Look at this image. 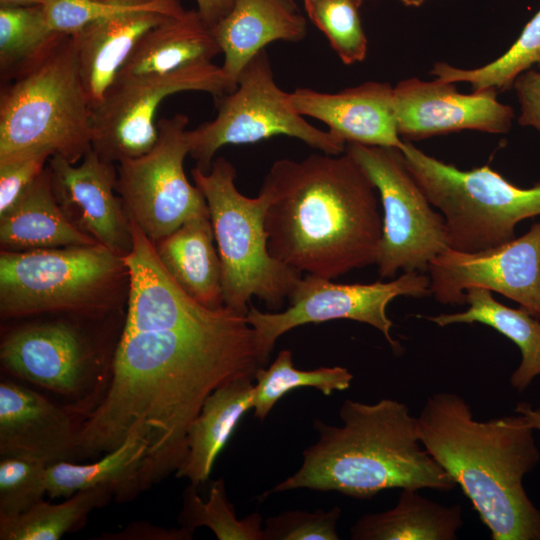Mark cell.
Instances as JSON below:
<instances>
[{
    "label": "cell",
    "mask_w": 540,
    "mask_h": 540,
    "mask_svg": "<svg viewBox=\"0 0 540 540\" xmlns=\"http://www.w3.org/2000/svg\"><path fill=\"white\" fill-rule=\"evenodd\" d=\"M125 263V321L106 390L82 422L76 460L97 459L137 432L148 442L143 492L181 467L207 396L228 381L254 377L266 362L246 314L192 299L152 246L136 248Z\"/></svg>",
    "instance_id": "6da1fadb"
},
{
    "label": "cell",
    "mask_w": 540,
    "mask_h": 540,
    "mask_svg": "<svg viewBox=\"0 0 540 540\" xmlns=\"http://www.w3.org/2000/svg\"><path fill=\"white\" fill-rule=\"evenodd\" d=\"M270 255L297 272L334 279L376 264L382 235L377 190L347 152L279 159L266 174Z\"/></svg>",
    "instance_id": "7a4b0ae2"
},
{
    "label": "cell",
    "mask_w": 540,
    "mask_h": 540,
    "mask_svg": "<svg viewBox=\"0 0 540 540\" xmlns=\"http://www.w3.org/2000/svg\"><path fill=\"white\" fill-rule=\"evenodd\" d=\"M417 429L424 448L461 488L493 540H540V510L523 486L540 453L523 415L477 421L464 398L437 392L417 416Z\"/></svg>",
    "instance_id": "3957f363"
},
{
    "label": "cell",
    "mask_w": 540,
    "mask_h": 540,
    "mask_svg": "<svg viewBox=\"0 0 540 540\" xmlns=\"http://www.w3.org/2000/svg\"><path fill=\"white\" fill-rule=\"evenodd\" d=\"M339 417L341 426L314 420L319 438L302 452L300 468L263 497L305 488L369 499L386 489L450 491L457 486L420 442L417 417L406 404L347 399Z\"/></svg>",
    "instance_id": "277c9868"
},
{
    "label": "cell",
    "mask_w": 540,
    "mask_h": 540,
    "mask_svg": "<svg viewBox=\"0 0 540 540\" xmlns=\"http://www.w3.org/2000/svg\"><path fill=\"white\" fill-rule=\"evenodd\" d=\"M128 279L123 257L101 244L0 253L3 320L62 313L99 320Z\"/></svg>",
    "instance_id": "5b68a950"
},
{
    "label": "cell",
    "mask_w": 540,
    "mask_h": 540,
    "mask_svg": "<svg viewBox=\"0 0 540 540\" xmlns=\"http://www.w3.org/2000/svg\"><path fill=\"white\" fill-rule=\"evenodd\" d=\"M91 112L74 44L66 35L35 68L1 85L0 160L49 149L77 164L92 149Z\"/></svg>",
    "instance_id": "8992f818"
},
{
    "label": "cell",
    "mask_w": 540,
    "mask_h": 540,
    "mask_svg": "<svg viewBox=\"0 0 540 540\" xmlns=\"http://www.w3.org/2000/svg\"><path fill=\"white\" fill-rule=\"evenodd\" d=\"M194 184L206 199L221 262L224 304L247 314L257 297L279 310L301 279L297 272L273 258L267 246V196L243 195L235 185L236 169L217 157L208 171L191 170Z\"/></svg>",
    "instance_id": "52a82bcc"
},
{
    "label": "cell",
    "mask_w": 540,
    "mask_h": 540,
    "mask_svg": "<svg viewBox=\"0 0 540 540\" xmlns=\"http://www.w3.org/2000/svg\"><path fill=\"white\" fill-rule=\"evenodd\" d=\"M413 177L444 219L448 248L474 253L514 238L518 223L540 215V182L520 188L489 165L460 170L404 140Z\"/></svg>",
    "instance_id": "ba28073f"
},
{
    "label": "cell",
    "mask_w": 540,
    "mask_h": 540,
    "mask_svg": "<svg viewBox=\"0 0 540 540\" xmlns=\"http://www.w3.org/2000/svg\"><path fill=\"white\" fill-rule=\"evenodd\" d=\"M215 99L216 117L187 131L189 155L203 171L211 168L216 152L225 145L256 143L276 135L299 139L322 153L345 152L343 139L292 110L287 92L274 80L265 49L244 67L235 90Z\"/></svg>",
    "instance_id": "9c48e42d"
},
{
    "label": "cell",
    "mask_w": 540,
    "mask_h": 540,
    "mask_svg": "<svg viewBox=\"0 0 540 540\" xmlns=\"http://www.w3.org/2000/svg\"><path fill=\"white\" fill-rule=\"evenodd\" d=\"M345 152L364 169L382 205V235L376 265L382 278L421 272L448 248L444 219L434 210L400 149L347 143Z\"/></svg>",
    "instance_id": "30bf717a"
},
{
    "label": "cell",
    "mask_w": 540,
    "mask_h": 540,
    "mask_svg": "<svg viewBox=\"0 0 540 540\" xmlns=\"http://www.w3.org/2000/svg\"><path fill=\"white\" fill-rule=\"evenodd\" d=\"M0 362L7 374L69 398L85 418L106 390L113 358L77 323L50 320L5 334Z\"/></svg>",
    "instance_id": "8fae6325"
},
{
    "label": "cell",
    "mask_w": 540,
    "mask_h": 540,
    "mask_svg": "<svg viewBox=\"0 0 540 540\" xmlns=\"http://www.w3.org/2000/svg\"><path fill=\"white\" fill-rule=\"evenodd\" d=\"M188 116L175 114L157 122L158 139L146 154L119 162L116 193L124 209L154 244L186 221L209 215L205 197L187 179Z\"/></svg>",
    "instance_id": "7c38bea8"
},
{
    "label": "cell",
    "mask_w": 540,
    "mask_h": 540,
    "mask_svg": "<svg viewBox=\"0 0 540 540\" xmlns=\"http://www.w3.org/2000/svg\"><path fill=\"white\" fill-rule=\"evenodd\" d=\"M430 294L429 276L403 272L389 281L368 284H339L331 279L307 274L291 293L285 311L261 312L252 304L246 314L256 342L267 363L276 340L289 330L307 323L348 319L379 330L393 350L400 348L391 334L392 321L387 305L396 297H423Z\"/></svg>",
    "instance_id": "4fadbf2b"
},
{
    "label": "cell",
    "mask_w": 540,
    "mask_h": 540,
    "mask_svg": "<svg viewBox=\"0 0 540 540\" xmlns=\"http://www.w3.org/2000/svg\"><path fill=\"white\" fill-rule=\"evenodd\" d=\"M184 91H202L218 98L229 93V83L222 66L212 62L164 75L113 82L101 102L92 108V150L113 164L146 154L158 139L155 115L160 103Z\"/></svg>",
    "instance_id": "5bb4252c"
},
{
    "label": "cell",
    "mask_w": 540,
    "mask_h": 540,
    "mask_svg": "<svg viewBox=\"0 0 540 540\" xmlns=\"http://www.w3.org/2000/svg\"><path fill=\"white\" fill-rule=\"evenodd\" d=\"M430 294L443 305L466 304L482 288L519 304L540 320V222L496 248L466 253L447 248L428 265Z\"/></svg>",
    "instance_id": "9a60e30c"
},
{
    "label": "cell",
    "mask_w": 540,
    "mask_h": 540,
    "mask_svg": "<svg viewBox=\"0 0 540 540\" xmlns=\"http://www.w3.org/2000/svg\"><path fill=\"white\" fill-rule=\"evenodd\" d=\"M497 93L488 88L463 94L456 83L438 78L404 79L394 87L398 133L410 142L460 130L507 133L514 110L498 101Z\"/></svg>",
    "instance_id": "2e32d148"
},
{
    "label": "cell",
    "mask_w": 540,
    "mask_h": 540,
    "mask_svg": "<svg viewBox=\"0 0 540 540\" xmlns=\"http://www.w3.org/2000/svg\"><path fill=\"white\" fill-rule=\"evenodd\" d=\"M55 198L68 220L118 256L133 247L131 223L116 195V164L106 162L91 149L81 164L52 155L47 163Z\"/></svg>",
    "instance_id": "e0dca14e"
},
{
    "label": "cell",
    "mask_w": 540,
    "mask_h": 540,
    "mask_svg": "<svg viewBox=\"0 0 540 540\" xmlns=\"http://www.w3.org/2000/svg\"><path fill=\"white\" fill-rule=\"evenodd\" d=\"M84 417L70 403L58 406L34 390L0 382V456H21L48 465L76 462Z\"/></svg>",
    "instance_id": "ac0fdd59"
},
{
    "label": "cell",
    "mask_w": 540,
    "mask_h": 540,
    "mask_svg": "<svg viewBox=\"0 0 540 540\" xmlns=\"http://www.w3.org/2000/svg\"><path fill=\"white\" fill-rule=\"evenodd\" d=\"M185 9L173 4L127 5L70 35L91 108L98 105L139 40Z\"/></svg>",
    "instance_id": "d6986e66"
},
{
    "label": "cell",
    "mask_w": 540,
    "mask_h": 540,
    "mask_svg": "<svg viewBox=\"0 0 540 540\" xmlns=\"http://www.w3.org/2000/svg\"><path fill=\"white\" fill-rule=\"evenodd\" d=\"M289 106L301 116L322 121L347 143L402 149L394 109V87L369 81L337 93L297 88L287 92Z\"/></svg>",
    "instance_id": "ffe728a7"
},
{
    "label": "cell",
    "mask_w": 540,
    "mask_h": 540,
    "mask_svg": "<svg viewBox=\"0 0 540 540\" xmlns=\"http://www.w3.org/2000/svg\"><path fill=\"white\" fill-rule=\"evenodd\" d=\"M212 31L224 54L222 68L232 92L257 53L276 40H302L307 22L293 0H234L231 11Z\"/></svg>",
    "instance_id": "44dd1931"
},
{
    "label": "cell",
    "mask_w": 540,
    "mask_h": 540,
    "mask_svg": "<svg viewBox=\"0 0 540 540\" xmlns=\"http://www.w3.org/2000/svg\"><path fill=\"white\" fill-rule=\"evenodd\" d=\"M219 53L221 49L212 28L198 10H185L148 31L113 82L164 75L194 64L212 62Z\"/></svg>",
    "instance_id": "7402d4cb"
},
{
    "label": "cell",
    "mask_w": 540,
    "mask_h": 540,
    "mask_svg": "<svg viewBox=\"0 0 540 540\" xmlns=\"http://www.w3.org/2000/svg\"><path fill=\"white\" fill-rule=\"evenodd\" d=\"M210 215L194 217L155 242L156 254L173 281L201 305L224 306L221 262Z\"/></svg>",
    "instance_id": "603a6c76"
},
{
    "label": "cell",
    "mask_w": 540,
    "mask_h": 540,
    "mask_svg": "<svg viewBox=\"0 0 540 540\" xmlns=\"http://www.w3.org/2000/svg\"><path fill=\"white\" fill-rule=\"evenodd\" d=\"M99 244L78 230L60 208L47 166L18 201L0 216V245L6 251Z\"/></svg>",
    "instance_id": "cb8c5ba5"
},
{
    "label": "cell",
    "mask_w": 540,
    "mask_h": 540,
    "mask_svg": "<svg viewBox=\"0 0 540 540\" xmlns=\"http://www.w3.org/2000/svg\"><path fill=\"white\" fill-rule=\"evenodd\" d=\"M254 377L228 381L205 399L188 434V452L176 477L199 485L208 480L215 460L242 416L253 408Z\"/></svg>",
    "instance_id": "d4e9b609"
},
{
    "label": "cell",
    "mask_w": 540,
    "mask_h": 540,
    "mask_svg": "<svg viewBox=\"0 0 540 540\" xmlns=\"http://www.w3.org/2000/svg\"><path fill=\"white\" fill-rule=\"evenodd\" d=\"M148 452V442L130 433L115 449L89 464L62 461L48 465L46 489L50 498H68L78 491L110 485L114 499L126 503L139 495L138 480Z\"/></svg>",
    "instance_id": "484cf974"
},
{
    "label": "cell",
    "mask_w": 540,
    "mask_h": 540,
    "mask_svg": "<svg viewBox=\"0 0 540 540\" xmlns=\"http://www.w3.org/2000/svg\"><path fill=\"white\" fill-rule=\"evenodd\" d=\"M463 525L460 505L444 506L403 488L396 505L368 513L350 529L353 540H455Z\"/></svg>",
    "instance_id": "4316f807"
},
{
    "label": "cell",
    "mask_w": 540,
    "mask_h": 540,
    "mask_svg": "<svg viewBox=\"0 0 540 540\" xmlns=\"http://www.w3.org/2000/svg\"><path fill=\"white\" fill-rule=\"evenodd\" d=\"M466 304L469 306L463 312L424 318L440 327L480 323L510 339L521 352V362L512 373L510 384L522 393L535 377L540 376V320L522 307L515 309L498 302L492 292L482 288L468 289Z\"/></svg>",
    "instance_id": "83f0119b"
},
{
    "label": "cell",
    "mask_w": 540,
    "mask_h": 540,
    "mask_svg": "<svg viewBox=\"0 0 540 540\" xmlns=\"http://www.w3.org/2000/svg\"><path fill=\"white\" fill-rule=\"evenodd\" d=\"M64 34L47 24L42 5L0 7V83L31 71L60 43Z\"/></svg>",
    "instance_id": "f1b7e54d"
},
{
    "label": "cell",
    "mask_w": 540,
    "mask_h": 540,
    "mask_svg": "<svg viewBox=\"0 0 540 540\" xmlns=\"http://www.w3.org/2000/svg\"><path fill=\"white\" fill-rule=\"evenodd\" d=\"M114 497L110 485L76 492L59 504L40 501L20 516L0 521L1 540H58L66 533L82 529L95 509Z\"/></svg>",
    "instance_id": "f546056e"
},
{
    "label": "cell",
    "mask_w": 540,
    "mask_h": 540,
    "mask_svg": "<svg viewBox=\"0 0 540 540\" xmlns=\"http://www.w3.org/2000/svg\"><path fill=\"white\" fill-rule=\"evenodd\" d=\"M353 374L345 367H320L300 370L294 366L292 352L281 350L268 368L255 372L254 417L263 420L274 405L287 393L299 387H312L324 395L350 387Z\"/></svg>",
    "instance_id": "4dcf8cb0"
},
{
    "label": "cell",
    "mask_w": 540,
    "mask_h": 540,
    "mask_svg": "<svg viewBox=\"0 0 540 540\" xmlns=\"http://www.w3.org/2000/svg\"><path fill=\"white\" fill-rule=\"evenodd\" d=\"M534 65L540 68V10L525 25L513 45L494 61L471 69L437 62L430 73L443 81L468 83L473 91L492 88L499 92L511 88L517 76Z\"/></svg>",
    "instance_id": "1f68e13d"
},
{
    "label": "cell",
    "mask_w": 540,
    "mask_h": 540,
    "mask_svg": "<svg viewBox=\"0 0 540 540\" xmlns=\"http://www.w3.org/2000/svg\"><path fill=\"white\" fill-rule=\"evenodd\" d=\"M196 487L190 482L183 492V505L178 516L182 528L194 533L195 529L204 526L219 540H264L261 515L254 512L238 519L222 478L213 482L207 501L200 498Z\"/></svg>",
    "instance_id": "d6a6232c"
},
{
    "label": "cell",
    "mask_w": 540,
    "mask_h": 540,
    "mask_svg": "<svg viewBox=\"0 0 540 540\" xmlns=\"http://www.w3.org/2000/svg\"><path fill=\"white\" fill-rule=\"evenodd\" d=\"M360 6L354 0H304L310 21L347 65L361 62L367 55L368 41L361 24Z\"/></svg>",
    "instance_id": "836d02e7"
},
{
    "label": "cell",
    "mask_w": 540,
    "mask_h": 540,
    "mask_svg": "<svg viewBox=\"0 0 540 540\" xmlns=\"http://www.w3.org/2000/svg\"><path fill=\"white\" fill-rule=\"evenodd\" d=\"M47 467L35 458L1 457L0 521L14 519L44 500Z\"/></svg>",
    "instance_id": "e575fe53"
},
{
    "label": "cell",
    "mask_w": 540,
    "mask_h": 540,
    "mask_svg": "<svg viewBox=\"0 0 540 540\" xmlns=\"http://www.w3.org/2000/svg\"><path fill=\"white\" fill-rule=\"evenodd\" d=\"M341 509L289 510L265 520L264 540H338Z\"/></svg>",
    "instance_id": "d590c367"
},
{
    "label": "cell",
    "mask_w": 540,
    "mask_h": 540,
    "mask_svg": "<svg viewBox=\"0 0 540 540\" xmlns=\"http://www.w3.org/2000/svg\"><path fill=\"white\" fill-rule=\"evenodd\" d=\"M52 155L49 149H34L0 160V216L41 175Z\"/></svg>",
    "instance_id": "8d00e7d4"
},
{
    "label": "cell",
    "mask_w": 540,
    "mask_h": 540,
    "mask_svg": "<svg viewBox=\"0 0 540 540\" xmlns=\"http://www.w3.org/2000/svg\"><path fill=\"white\" fill-rule=\"evenodd\" d=\"M122 6H109L97 0H43L48 26L55 32L73 35L87 24Z\"/></svg>",
    "instance_id": "74e56055"
},
{
    "label": "cell",
    "mask_w": 540,
    "mask_h": 540,
    "mask_svg": "<svg viewBox=\"0 0 540 540\" xmlns=\"http://www.w3.org/2000/svg\"><path fill=\"white\" fill-rule=\"evenodd\" d=\"M520 104L518 123L540 133V71L528 69L515 79L513 86Z\"/></svg>",
    "instance_id": "f35d334b"
},
{
    "label": "cell",
    "mask_w": 540,
    "mask_h": 540,
    "mask_svg": "<svg viewBox=\"0 0 540 540\" xmlns=\"http://www.w3.org/2000/svg\"><path fill=\"white\" fill-rule=\"evenodd\" d=\"M192 532L185 528L166 529L152 526L145 522L131 523L123 531L114 534L102 535L101 539L114 540H189L193 538Z\"/></svg>",
    "instance_id": "ab89813d"
},
{
    "label": "cell",
    "mask_w": 540,
    "mask_h": 540,
    "mask_svg": "<svg viewBox=\"0 0 540 540\" xmlns=\"http://www.w3.org/2000/svg\"><path fill=\"white\" fill-rule=\"evenodd\" d=\"M197 10L204 21L213 28L231 11L234 0H196Z\"/></svg>",
    "instance_id": "60d3db41"
},
{
    "label": "cell",
    "mask_w": 540,
    "mask_h": 540,
    "mask_svg": "<svg viewBox=\"0 0 540 540\" xmlns=\"http://www.w3.org/2000/svg\"><path fill=\"white\" fill-rule=\"evenodd\" d=\"M514 412L523 415L534 430L540 431L539 409H533V407L529 403L519 402L516 405Z\"/></svg>",
    "instance_id": "b9f144b4"
},
{
    "label": "cell",
    "mask_w": 540,
    "mask_h": 540,
    "mask_svg": "<svg viewBox=\"0 0 540 540\" xmlns=\"http://www.w3.org/2000/svg\"><path fill=\"white\" fill-rule=\"evenodd\" d=\"M43 0H0V7L20 8L42 5Z\"/></svg>",
    "instance_id": "7bdbcfd3"
},
{
    "label": "cell",
    "mask_w": 540,
    "mask_h": 540,
    "mask_svg": "<svg viewBox=\"0 0 540 540\" xmlns=\"http://www.w3.org/2000/svg\"><path fill=\"white\" fill-rule=\"evenodd\" d=\"M405 6L418 7L422 5L426 0H398Z\"/></svg>",
    "instance_id": "ee69618b"
},
{
    "label": "cell",
    "mask_w": 540,
    "mask_h": 540,
    "mask_svg": "<svg viewBox=\"0 0 540 540\" xmlns=\"http://www.w3.org/2000/svg\"><path fill=\"white\" fill-rule=\"evenodd\" d=\"M354 1H356L357 3H359V4H361V5H362V3H363V0H354Z\"/></svg>",
    "instance_id": "f6af8a7d"
}]
</instances>
